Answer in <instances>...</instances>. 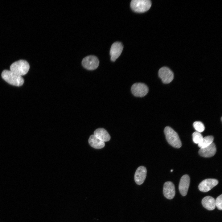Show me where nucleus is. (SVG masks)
Returning <instances> with one entry per match:
<instances>
[{"label": "nucleus", "instance_id": "nucleus-2", "mask_svg": "<svg viewBox=\"0 0 222 222\" xmlns=\"http://www.w3.org/2000/svg\"><path fill=\"white\" fill-rule=\"evenodd\" d=\"M164 133L168 143L173 147L179 148L182 146V143L177 133L169 126L164 129Z\"/></svg>", "mask_w": 222, "mask_h": 222}, {"label": "nucleus", "instance_id": "nucleus-12", "mask_svg": "<svg viewBox=\"0 0 222 222\" xmlns=\"http://www.w3.org/2000/svg\"><path fill=\"white\" fill-rule=\"evenodd\" d=\"M147 170L146 168L142 166L138 167L134 175V180L138 185H141L144 182L146 175Z\"/></svg>", "mask_w": 222, "mask_h": 222}, {"label": "nucleus", "instance_id": "nucleus-13", "mask_svg": "<svg viewBox=\"0 0 222 222\" xmlns=\"http://www.w3.org/2000/svg\"><path fill=\"white\" fill-rule=\"evenodd\" d=\"M216 152V147L214 143L212 142L208 146L200 148L199 154L202 157H210L213 156Z\"/></svg>", "mask_w": 222, "mask_h": 222}, {"label": "nucleus", "instance_id": "nucleus-4", "mask_svg": "<svg viewBox=\"0 0 222 222\" xmlns=\"http://www.w3.org/2000/svg\"><path fill=\"white\" fill-rule=\"evenodd\" d=\"M151 6L149 0H133L130 3V7L134 11L142 13L149 10Z\"/></svg>", "mask_w": 222, "mask_h": 222}, {"label": "nucleus", "instance_id": "nucleus-8", "mask_svg": "<svg viewBox=\"0 0 222 222\" xmlns=\"http://www.w3.org/2000/svg\"><path fill=\"white\" fill-rule=\"evenodd\" d=\"M218 183V180L214 179H207L203 180L199 184V190L203 192H207L216 186Z\"/></svg>", "mask_w": 222, "mask_h": 222}, {"label": "nucleus", "instance_id": "nucleus-1", "mask_svg": "<svg viewBox=\"0 0 222 222\" xmlns=\"http://www.w3.org/2000/svg\"><path fill=\"white\" fill-rule=\"evenodd\" d=\"M1 76L3 79L12 85L20 86L24 82V79L22 76L10 70H3Z\"/></svg>", "mask_w": 222, "mask_h": 222}, {"label": "nucleus", "instance_id": "nucleus-16", "mask_svg": "<svg viewBox=\"0 0 222 222\" xmlns=\"http://www.w3.org/2000/svg\"><path fill=\"white\" fill-rule=\"evenodd\" d=\"M93 135L104 142L108 141L110 139V136L107 131L102 128L96 130Z\"/></svg>", "mask_w": 222, "mask_h": 222}, {"label": "nucleus", "instance_id": "nucleus-5", "mask_svg": "<svg viewBox=\"0 0 222 222\" xmlns=\"http://www.w3.org/2000/svg\"><path fill=\"white\" fill-rule=\"evenodd\" d=\"M82 64L85 68L88 70H93L98 66L99 60L96 56L90 55L85 57L83 59Z\"/></svg>", "mask_w": 222, "mask_h": 222}, {"label": "nucleus", "instance_id": "nucleus-21", "mask_svg": "<svg viewBox=\"0 0 222 222\" xmlns=\"http://www.w3.org/2000/svg\"><path fill=\"white\" fill-rule=\"evenodd\" d=\"M173 171V169H172V170H171V172H172Z\"/></svg>", "mask_w": 222, "mask_h": 222}, {"label": "nucleus", "instance_id": "nucleus-3", "mask_svg": "<svg viewBox=\"0 0 222 222\" xmlns=\"http://www.w3.org/2000/svg\"><path fill=\"white\" fill-rule=\"evenodd\" d=\"M30 68L28 62L21 60L13 63L10 67V70L21 76L26 74Z\"/></svg>", "mask_w": 222, "mask_h": 222}, {"label": "nucleus", "instance_id": "nucleus-6", "mask_svg": "<svg viewBox=\"0 0 222 222\" xmlns=\"http://www.w3.org/2000/svg\"><path fill=\"white\" fill-rule=\"evenodd\" d=\"M148 91L147 86L141 83L134 84L131 88L132 93L137 97H142L145 96L147 94Z\"/></svg>", "mask_w": 222, "mask_h": 222}, {"label": "nucleus", "instance_id": "nucleus-17", "mask_svg": "<svg viewBox=\"0 0 222 222\" xmlns=\"http://www.w3.org/2000/svg\"><path fill=\"white\" fill-rule=\"evenodd\" d=\"M214 140V137L212 136H207L203 138L201 142L198 144L200 148L205 147L212 144Z\"/></svg>", "mask_w": 222, "mask_h": 222}, {"label": "nucleus", "instance_id": "nucleus-14", "mask_svg": "<svg viewBox=\"0 0 222 222\" xmlns=\"http://www.w3.org/2000/svg\"><path fill=\"white\" fill-rule=\"evenodd\" d=\"M203 206L209 210H214L216 208L215 199L213 197L208 196L204 197L202 200Z\"/></svg>", "mask_w": 222, "mask_h": 222}, {"label": "nucleus", "instance_id": "nucleus-20", "mask_svg": "<svg viewBox=\"0 0 222 222\" xmlns=\"http://www.w3.org/2000/svg\"><path fill=\"white\" fill-rule=\"evenodd\" d=\"M215 205L219 210L222 209V195L219 196L215 199Z\"/></svg>", "mask_w": 222, "mask_h": 222}, {"label": "nucleus", "instance_id": "nucleus-18", "mask_svg": "<svg viewBox=\"0 0 222 222\" xmlns=\"http://www.w3.org/2000/svg\"><path fill=\"white\" fill-rule=\"evenodd\" d=\"M193 142L195 144H199L202 141L203 137L202 135L197 131L194 132L192 135Z\"/></svg>", "mask_w": 222, "mask_h": 222}, {"label": "nucleus", "instance_id": "nucleus-9", "mask_svg": "<svg viewBox=\"0 0 222 222\" xmlns=\"http://www.w3.org/2000/svg\"><path fill=\"white\" fill-rule=\"evenodd\" d=\"M123 46L120 42H117L112 45L110 51L111 60L115 61L121 54L123 49Z\"/></svg>", "mask_w": 222, "mask_h": 222}, {"label": "nucleus", "instance_id": "nucleus-11", "mask_svg": "<svg viewBox=\"0 0 222 222\" xmlns=\"http://www.w3.org/2000/svg\"><path fill=\"white\" fill-rule=\"evenodd\" d=\"M163 193L165 197L168 199H171L174 197L175 193V189L172 182L168 181L164 183Z\"/></svg>", "mask_w": 222, "mask_h": 222}, {"label": "nucleus", "instance_id": "nucleus-10", "mask_svg": "<svg viewBox=\"0 0 222 222\" xmlns=\"http://www.w3.org/2000/svg\"><path fill=\"white\" fill-rule=\"evenodd\" d=\"M190 178L187 175L183 176L181 178L179 186V192L183 196L187 195L190 185Z\"/></svg>", "mask_w": 222, "mask_h": 222}, {"label": "nucleus", "instance_id": "nucleus-19", "mask_svg": "<svg viewBox=\"0 0 222 222\" xmlns=\"http://www.w3.org/2000/svg\"><path fill=\"white\" fill-rule=\"evenodd\" d=\"M193 126L196 131L199 133L203 132L205 129L204 124L199 121L194 122L193 124Z\"/></svg>", "mask_w": 222, "mask_h": 222}, {"label": "nucleus", "instance_id": "nucleus-7", "mask_svg": "<svg viewBox=\"0 0 222 222\" xmlns=\"http://www.w3.org/2000/svg\"><path fill=\"white\" fill-rule=\"evenodd\" d=\"M158 74L162 81L165 84L169 83L173 79V73L167 67H164L160 68L159 70Z\"/></svg>", "mask_w": 222, "mask_h": 222}, {"label": "nucleus", "instance_id": "nucleus-15", "mask_svg": "<svg viewBox=\"0 0 222 222\" xmlns=\"http://www.w3.org/2000/svg\"><path fill=\"white\" fill-rule=\"evenodd\" d=\"M88 143L92 147L96 149H100L105 146V142L94 135H91L88 139Z\"/></svg>", "mask_w": 222, "mask_h": 222}]
</instances>
